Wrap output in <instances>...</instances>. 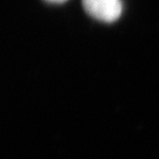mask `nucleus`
<instances>
[{"label":"nucleus","instance_id":"f257e3e1","mask_svg":"<svg viewBox=\"0 0 159 159\" xmlns=\"http://www.w3.org/2000/svg\"><path fill=\"white\" fill-rule=\"evenodd\" d=\"M85 11L102 23H113L123 13L121 0H83Z\"/></svg>","mask_w":159,"mask_h":159},{"label":"nucleus","instance_id":"f03ea898","mask_svg":"<svg viewBox=\"0 0 159 159\" xmlns=\"http://www.w3.org/2000/svg\"><path fill=\"white\" fill-rule=\"evenodd\" d=\"M47 1H50V2H56V4H59V2H64V1H66V0H47Z\"/></svg>","mask_w":159,"mask_h":159}]
</instances>
